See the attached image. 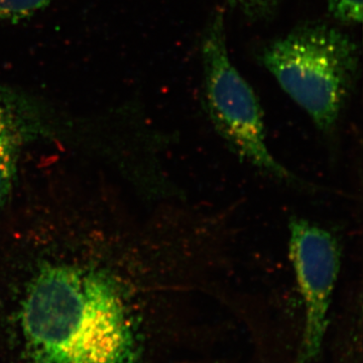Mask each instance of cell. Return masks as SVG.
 I'll use <instances>...</instances> for the list:
<instances>
[{
	"label": "cell",
	"mask_w": 363,
	"mask_h": 363,
	"mask_svg": "<svg viewBox=\"0 0 363 363\" xmlns=\"http://www.w3.org/2000/svg\"><path fill=\"white\" fill-rule=\"evenodd\" d=\"M55 0H0V23H18L40 13Z\"/></svg>",
	"instance_id": "6"
},
{
	"label": "cell",
	"mask_w": 363,
	"mask_h": 363,
	"mask_svg": "<svg viewBox=\"0 0 363 363\" xmlns=\"http://www.w3.org/2000/svg\"><path fill=\"white\" fill-rule=\"evenodd\" d=\"M229 6L252 20H260L274 13L278 0H227Z\"/></svg>",
	"instance_id": "8"
},
{
	"label": "cell",
	"mask_w": 363,
	"mask_h": 363,
	"mask_svg": "<svg viewBox=\"0 0 363 363\" xmlns=\"http://www.w3.org/2000/svg\"><path fill=\"white\" fill-rule=\"evenodd\" d=\"M329 13L343 25H360L362 21V0H327Z\"/></svg>",
	"instance_id": "7"
},
{
	"label": "cell",
	"mask_w": 363,
	"mask_h": 363,
	"mask_svg": "<svg viewBox=\"0 0 363 363\" xmlns=\"http://www.w3.org/2000/svg\"><path fill=\"white\" fill-rule=\"evenodd\" d=\"M202 64L205 106L222 138L253 166L300 186L302 181L281 166L267 147L259 100L231 61L220 11L212 16L203 35Z\"/></svg>",
	"instance_id": "3"
},
{
	"label": "cell",
	"mask_w": 363,
	"mask_h": 363,
	"mask_svg": "<svg viewBox=\"0 0 363 363\" xmlns=\"http://www.w3.org/2000/svg\"><path fill=\"white\" fill-rule=\"evenodd\" d=\"M290 259L305 306L301 363L316 357L325 333L332 295L340 271V248L335 236L302 218L290 220Z\"/></svg>",
	"instance_id": "4"
},
{
	"label": "cell",
	"mask_w": 363,
	"mask_h": 363,
	"mask_svg": "<svg viewBox=\"0 0 363 363\" xmlns=\"http://www.w3.org/2000/svg\"><path fill=\"white\" fill-rule=\"evenodd\" d=\"M262 62L322 133L335 130L359 74V47L350 35L327 23L300 26L267 45Z\"/></svg>",
	"instance_id": "2"
},
{
	"label": "cell",
	"mask_w": 363,
	"mask_h": 363,
	"mask_svg": "<svg viewBox=\"0 0 363 363\" xmlns=\"http://www.w3.org/2000/svg\"><path fill=\"white\" fill-rule=\"evenodd\" d=\"M21 98L0 84V207L13 187L20 149Z\"/></svg>",
	"instance_id": "5"
},
{
	"label": "cell",
	"mask_w": 363,
	"mask_h": 363,
	"mask_svg": "<svg viewBox=\"0 0 363 363\" xmlns=\"http://www.w3.org/2000/svg\"><path fill=\"white\" fill-rule=\"evenodd\" d=\"M28 363H131L133 322L114 279L73 264L43 267L21 303Z\"/></svg>",
	"instance_id": "1"
}]
</instances>
